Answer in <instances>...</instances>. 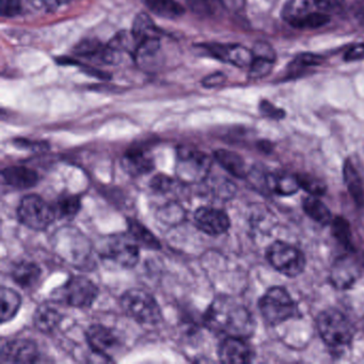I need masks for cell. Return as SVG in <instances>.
Instances as JSON below:
<instances>
[{
	"label": "cell",
	"instance_id": "24",
	"mask_svg": "<svg viewBox=\"0 0 364 364\" xmlns=\"http://www.w3.org/2000/svg\"><path fill=\"white\" fill-rule=\"evenodd\" d=\"M127 228H129V233L140 247L151 249V250L161 249V242L157 240L156 236L139 221L133 218L127 219Z\"/></svg>",
	"mask_w": 364,
	"mask_h": 364
},
{
	"label": "cell",
	"instance_id": "9",
	"mask_svg": "<svg viewBox=\"0 0 364 364\" xmlns=\"http://www.w3.org/2000/svg\"><path fill=\"white\" fill-rule=\"evenodd\" d=\"M267 259L277 272L291 278L299 276L306 267L304 253L284 242H274L268 248Z\"/></svg>",
	"mask_w": 364,
	"mask_h": 364
},
{
	"label": "cell",
	"instance_id": "34",
	"mask_svg": "<svg viewBox=\"0 0 364 364\" xmlns=\"http://www.w3.org/2000/svg\"><path fill=\"white\" fill-rule=\"evenodd\" d=\"M272 67H274V60L262 58V57H255V60L249 68V77L252 80L265 77L272 72Z\"/></svg>",
	"mask_w": 364,
	"mask_h": 364
},
{
	"label": "cell",
	"instance_id": "8",
	"mask_svg": "<svg viewBox=\"0 0 364 364\" xmlns=\"http://www.w3.org/2000/svg\"><path fill=\"white\" fill-rule=\"evenodd\" d=\"M212 167V159L201 151L182 146L178 151L176 174L185 183L204 182Z\"/></svg>",
	"mask_w": 364,
	"mask_h": 364
},
{
	"label": "cell",
	"instance_id": "35",
	"mask_svg": "<svg viewBox=\"0 0 364 364\" xmlns=\"http://www.w3.org/2000/svg\"><path fill=\"white\" fill-rule=\"evenodd\" d=\"M217 1L220 0H187V5L193 14L200 16H208L214 14Z\"/></svg>",
	"mask_w": 364,
	"mask_h": 364
},
{
	"label": "cell",
	"instance_id": "3",
	"mask_svg": "<svg viewBox=\"0 0 364 364\" xmlns=\"http://www.w3.org/2000/svg\"><path fill=\"white\" fill-rule=\"evenodd\" d=\"M317 328L323 342L332 348H342L350 344L355 334L353 323L336 309H328L319 314Z\"/></svg>",
	"mask_w": 364,
	"mask_h": 364
},
{
	"label": "cell",
	"instance_id": "19",
	"mask_svg": "<svg viewBox=\"0 0 364 364\" xmlns=\"http://www.w3.org/2000/svg\"><path fill=\"white\" fill-rule=\"evenodd\" d=\"M63 321V315L56 306L44 302L40 304L33 315V325L39 331L50 333L54 331Z\"/></svg>",
	"mask_w": 364,
	"mask_h": 364
},
{
	"label": "cell",
	"instance_id": "5",
	"mask_svg": "<svg viewBox=\"0 0 364 364\" xmlns=\"http://www.w3.org/2000/svg\"><path fill=\"white\" fill-rule=\"evenodd\" d=\"M259 310L266 323L276 326L295 316L296 304L287 289L274 287L259 300Z\"/></svg>",
	"mask_w": 364,
	"mask_h": 364
},
{
	"label": "cell",
	"instance_id": "26",
	"mask_svg": "<svg viewBox=\"0 0 364 364\" xmlns=\"http://www.w3.org/2000/svg\"><path fill=\"white\" fill-rule=\"evenodd\" d=\"M0 298H1V323H7L11 321L20 310L22 299L21 296L14 289L8 287H1L0 291Z\"/></svg>",
	"mask_w": 364,
	"mask_h": 364
},
{
	"label": "cell",
	"instance_id": "13",
	"mask_svg": "<svg viewBox=\"0 0 364 364\" xmlns=\"http://www.w3.org/2000/svg\"><path fill=\"white\" fill-rule=\"evenodd\" d=\"M86 338L91 349L102 357L112 358L120 347V340L117 334L109 328L99 323L88 328Z\"/></svg>",
	"mask_w": 364,
	"mask_h": 364
},
{
	"label": "cell",
	"instance_id": "6",
	"mask_svg": "<svg viewBox=\"0 0 364 364\" xmlns=\"http://www.w3.org/2000/svg\"><path fill=\"white\" fill-rule=\"evenodd\" d=\"M18 220L29 229L43 231L57 218L54 205L37 195L23 198L18 208Z\"/></svg>",
	"mask_w": 364,
	"mask_h": 364
},
{
	"label": "cell",
	"instance_id": "10",
	"mask_svg": "<svg viewBox=\"0 0 364 364\" xmlns=\"http://www.w3.org/2000/svg\"><path fill=\"white\" fill-rule=\"evenodd\" d=\"M134 60L144 72H155L163 63V40L161 37L142 40L136 46Z\"/></svg>",
	"mask_w": 364,
	"mask_h": 364
},
{
	"label": "cell",
	"instance_id": "7",
	"mask_svg": "<svg viewBox=\"0 0 364 364\" xmlns=\"http://www.w3.org/2000/svg\"><path fill=\"white\" fill-rule=\"evenodd\" d=\"M139 245L131 234L108 236L102 245V257L122 268H133L139 261Z\"/></svg>",
	"mask_w": 364,
	"mask_h": 364
},
{
	"label": "cell",
	"instance_id": "16",
	"mask_svg": "<svg viewBox=\"0 0 364 364\" xmlns=\"http://www.w3.org/2000/svg\"><path fill=\"white\" fill-rule=\"evenodd\" d=\"M123 170L129 176H140L154 169V159L144 149L136 146L125 153L121 161Z\"/></svg>",
	"mask_w": 364,
	"mask_h": 364
},
{
	"label": "cell",
	"instance_id": "4",
	"mask_svg": "<svg viewBox=\"0 0 364 364\" xmlns=\"http://www.w3.org/2000/svg\"><path fill=\"white\" fill-rule=\"evenodd\" d=\"M97 296L99 289L97 285L90 279L82 276L71 277L63 287L53 291L55 301L78 309L90 308Z\"/></svg>",
	"mask_w": 364,
	"mask_h": 364
},
{
	"label": "cell",
	"instance_id": "44",
	"mask_svg": "<svg viewBox=\"0 0 364 364\" xmlns=\"http://www.w3.org/2000/svg\"><path fill=\"white\" fill-rule=\"evenodd\" d=\"M72 0H44V6L46 9L50 11H55V10L60 9L63 6L68 5L71 3Z\"/></svg>",
	"mask_w": 364,
	"mask_h": 364
},
{
	"label": "cell",
	"instance_id": "20",
	"mask_svg": "<svg viewBox=\"0 0 364 364\" xmlns=\"http://www.w3.org/2000/svg\"><path fill=\"white\" fill-rule=\"evenodd\" d=\"M41 276V268L33 262H20L11 270L12 279L22 289H33L38 284Z\"/></svg>",
	"mask_w": 364,
	"mask_h": 364
},
{
	"label": "cell",
	"instance_id": "40",
	"mask_svg": "<svg viewBox=\"0 0 364 364\" xmlns=\"http://www.w3.org/2000/svg\"><path fill=\"white\" fill-rule=\"evenodd\" d=\"M323 58L317 55L304 54L300 55L296 59V63L302 65V67H314V65H321L323 63Z\"/></svg>",
	"mask_w": 364,
	"mask_h": 364
},
{
	"label": "cell",
	"instance_id": "11",
	"mask_svg": "<svg viewBox=\"0 0 364 364\" xmlns=\"http://www.w3.org/2000/svg\"><path fill=\"white\" fill-rule=\"evenodd\" d=\"M206 55L218 59L223 63H231L237 68H250L255 60L253 50L242 46H221V44H204L200 46Z\"/></svg>",
	"mask_w": 364,
	"mask_h": 364
},
{
	"label": "cell",
	"instance_id": "33",
	"mask_svg": "<svg viewBox=\"0 0 364 364\" xmlns=\"http://www.w3.org/2000/svg\"><path fill=\"white\" fill-rule=\"evenodd\" d=\"M330 18L326 12L319 11H313L311 12L308 16H304L302 20H300L297 24L295 25V28H309V29H315L319 28V27L323 26V25L329 23Z\"/></svg>",
	"mask_w": 364,
	"mask_h": 364
},
{
	"label": "cell",
	"instance_id": "45",
	"mask_svg": "<svg viewBox=\"0 0 364 364\" xmlns=\"http://www.w3.org/2000/svg\"><path fill=\"white\" fill-rule=\"evenodd\" d=\"M221 5L229 10H240L244 6L245 0H220Z\"/></svg>",
	"mask_w": 364,
	"mask_h": 364
},
{
	"label": "cell",
	"instance_id": "28",
	"mask_svg": "<svg viewBox=\"0 0 364 364\" xmlns=\"http://www.w3.org/2000/svg\"><path fill=\"white\" fill-rule=\"evenodd\" d=\"M132 35L137 43L149 38L161 37V33L146 14H139L134 21Z\"/></svg>",
	"mask_w": 364,
	"mask_h": 364
},
{
	"label": "cell",
	"instance_id": "23",
	"mask_svg": "<svg viewBox=\"0 0 364 364\" xmlns=\"http://www.w3.org/2000/svg\"><path fill=\"white\" fill-rule=\"evenodd\" d=\"M317 10L314 0H289L283 9V18L294 27L304 16Z\"/></svg>",
	"mask_w": 364,
	"mask_h": 364
},
{
	"label": "cell",
	"instance_id": "41",
	"mask_svg": "<svg viewBox=\"0 0 364 364\" xmlns=\"http://www.w3.org/2000/svg\"><path fill=\"white\" fill-rule=\"evenodd\" d=\"M344 0H314L315 6L321 11L326 12L341 7Z\"/></svg>",
	"mask_w": 364,
	"mask_h": 364
},
{
	"label": "cell",
	"instance_id": "15",
	"mask_svg": "<svg viewBox=\"0 0 364 364\" xmlns=\"http://www.w3.org/2000/svg\"><path fill=\"white\" fill-rule=\"evenodd\" d=\"M219 358L225 363L244 364L252 361L255 353L247 338L225 336L218 349Z\"/></svg>",
	"mask_w": 364,
	"mask_h": 364
},
{
	"label": "cell",
	"instance_id": "1",
	"mask_svg": "<svg viewBox=\"0 0 364 364\" xmlns=\"http://www.w3.org/2000/svg\"><path fill=\"white\" fill-rule=\"evenodd\" d=\"M204 325L215 333L248 338L255 330V319L248 309L230 296H219L204 314Z\"/></svg>",
	"mask_w": 364,
	"mask_h": 364
},
{
	"label": "cell",
	"instance_id": "2",
	"mask_svg": "<svg viewBox=\"0 0 364 364\" xmlns=\"http://www.w3.org/2000/svg\"><path fill=\"white\" fill-rule=\"evenodd\" d=\"M120 304L122 310L137 323L156 325L163 319L159 302L144 289H132L125 291Z\"/></svg>",
	"mask_w": 364,
	"mask_h": 364
},
{
	"label": "cell",
	"instance_id": "22",
	"mask_svg": "<svg viewBox=\"0 0 364 364\" xmlns=\"http://www.w3.org/2000/svg\"><path fill=\"white\" fill-rule=\"evenodd\" d=\"M268 191L280 196H291L299 191L297 176L289 173L268 174Z\"/></svg>",
	"mask_w": 364,
	"mask_h": 364
},
{
	"label": "cell",
	"instance_id": "12",
	"mask_svg": "<svg viewBox=\"0 0 364 364\" xmlns=\"http://www.w3.org/2000/svg\"><path fill=\"white\" fill-rule=\"evenodd\" d=\"M3 363H35L39 361V349L33 341L16 338L8 341L1 346Z\"/></svg>",
	"mask_w": 364,
	"mask_h": 364
},
{
	"label": "cell",
	"instance_id": "32",
	"mask_svg": "<svg viewBox=\"0 0 364 364\" xmlns=\"http://www.w3.org/2000/svg\"><path fill=\"white\" fill-rule=\"evenodd\" d=\"M332 234L345 248H351V234L348 223L342 217H336L331 221Z\"/></svg>",
	"mask_w": 364,
	"mask_h": 364
},
{
	"label": "cell",
	"instance_id": "31",
	"mask_svg": "<svg viewBox=\"0 0 364 364\" xmlns=\"http://www.w3.org/2000/svg\"><path fill=\"white\" fill-rule=\"evenodd\" d=\"M298 182H299L300 188H304L306 193H311L315 197L323 195L327 191V186L323 181L310 174H298Z\"/></svg>",
	"mask_w": 364,
	"mask_h": 364
},
{
	"label": "cell",
	"instance_id": "29",
	"mask_svg": "<svg viewBox=\"0 0 364 364\" xmlns=\"http://www.w3.org/2000/svg\"><path fill=\"white\" fill-rule=\"evenodd\" d=\"M344 181L347 189H348L349 193L355 200V203L358 205H363L364 189L362 186V181L357 170L355 169L353 164L349 161H347L344 165Z\"/></svg>",
	"mask_w": 364,
	"mask_h": 364
},
{
	"label": "cell",
	"instance_id": "43",
	"mask_svg": "<svg viewBox=\"0 0 364 364\" xmlns=\"http://www.w3.org/2000/svg\"><path fill=\"white\" fill-rule=\"evenodd\" d=\"M253 54H255V57H262V58L274 60V50L267 44H257V48L253 50Z\"/></svg>",
	"mask_w": 364,
	"mask_h": 364
},
{
	"label": "cell",
	"instance_id": "46",
	"mask_svg": "<svg viewBox=\"0 0 364 364\" xmlns=\"http://www.w3.org/2000/svg\"><path fill=\"white\" fill-rule=\"evenodd\" d=\"M259 150L262 151H267V152H269L270 151V144L267 141H262L259 144Z\"/></svg>",
	"mask_w": 364,
	"mask_h": 364
},
{
	"label": "cell",
	"instance_id": "21",
	"mask_svg": "<svg viewBox=\"0 0 364 364\" xmlns=\"http://www.w3.org/2000/svg\"><path fill=\"white\" fill-rule=\"evenodd\" d=\"M217 163L235 178H247L246 164L237 153L229 150H217L214 153Z\"/></svg>",
	"mask_w": 364,
	"mask_h": 364
},
{
	"label": "cell",
	"instance_id": "36",
	"mask_svg": "<svg viewBox=\"0 0 364 364\" xmlns=\"http://www.w3.org/2000/svg\"><path fill=\"white\" fill-rule=\"evenodd\" d=\"M0 11L4 18H14L22 11L21 0H0Z\"/></svg>",
	"mask_w": 364,
	"mask_h": 364
},
{
	"label": "cell",
	"instance_id": "37",
	"mask_svg": "<svg viewBox=\"0 0 364 364\" xmlns=\"http://www.w3.org/2000/svg\"><path fill=\"white\" fill-rule=\"evenodd\" d=\"M259 110H261L264 116L268 117L270 119H274V120H280V119H283L285 117V112L280 109V108L272 105L270 102L262 101L259 103Z\"/></svg>",
	"mask_w": 364,
	"mask_h": 364
},
{
	"label": "cell",
	"instance_id": "18",
	"mask_svg": "<svg viewBox=\"0 0 364 364\" xmlns=\"http://www.w3.org/2000/svg\"><path fill=\"white\" fill-rule=\"evenodd\" d=\"M3 181L12 188L29 189L39 182V176L31 168L12 166L3 170Z\"/></svg>",
	"mask_w": 364,
	"mask_h": 364
},
{
	"label": "cell",
	"instance_id": "39",
	"mask_svg": "<svg viewBox=\"0 0 364 364\" xmlns=\"http://www.w3.org/2000/svg\"><path fill=\"white\" fill-rule=\"evenodd\" d=\"M227 77L223 73H215L212 75L206 76L202 80V85L204 88H216V87L221 86L225 82Z\"/></svg>",
	"mask_w": 364,
	"mask_h": 364
},
{
	"label": "cell",
	"instance_id": "27",
	"mask_svg": "<svg viewBox=\"0 0 364 364\" xmlns=\"http://www.w3.org/2000/svg\"><path fill=\"white\" fill-rule=\"evenodd\" d=\"M304 212L308 215L310 218L321 225H329L332 221V215L329 208H327L325 203L317 199L315 196H310V197L304 198Z\"/></svg>",
	"mask_w": 364,
	"mask_h": 364
},
{
	"label": "cell",
	"instance_id": "25",
	"mask_svg": "<svg viewBox=\"0 0 364 364\" xmlns=\"http://www.w3.org/2000/svg\"><path fill=\"white\" fill-rule=\"evenodd\" d=\"M146 6L155 16L166 20H174L185 14L184 7L176 0H146Z\"/></svg>",
	"mask_w": 364,
	"mask_h": 364
},
{
	"label": "cell",
	"instance_id": "30",
	"mask_svg": "<svg viewBox=\"0 0 364 364\" xmlns=\"http://www.w3.org/2000/svg\"><path fill=\"white\" fill-rule=\"evenodd\" d=\"M57 217L73 219L82 208L80 198L75 195H63L57 200L54 205Z\"/></svg>",
	"mask_w": 364,
	"mask_h": 364
},
{
	"label": "cell",
	"instance_id": "14",
	"mask_svg": "<svg viewBox=\"0 0 364 364\" xmlns=\"http://www.w3.org/2000/svg\"><path fill=\"white\" fill-rule=\"evenodd\" d=\"M193 220L198 229L212 236L225 233L231 225L229 216L223 210L208 206L198 208L193 215Z\"/></svg>",
	"mask_w": 364,
	"mask_h": 364
},
{
	"label": "cell",
	"instance_id": "38",
	"mask_svg": "<svg viewBox=\"0 0 364 364\" xmlns=\"http://www.w3.org/2000/svg\"><path fill=\"white\" fill-rule=\"evenodd\" d=\"M173 181L166 176H157L156 178L151 181V188L159 193H166L171 189Z\"/></svg>",
	"mask_w": 364,
	"mask_h": 364
},
{
	"label": "cell",
	"instance_id": "42",
	"mask_svg": "<svg viewBox=\"0 0 364 364\" xmlns=\"http://www.w3.org/2000/svg\"><path fill=\"white\" fill-rule=\"evenodd\" d=\"M344 59L346 61H357L364 59V44L353 46L345 53Z\"/></svg>",
	"mask_w": 364,
	"mask_h": 364
},
{
	"label": "cell",
	"instance_id": "17",
	"mask_svg": "<svg viewBox=\"0 0 364 364\" xmlns=\"http://www.w3.org/2000/svg\"><path fill=\"white\" fill-rule=\"evenodd\" d=\"M359 270L353 259L348 257L336 259L332 266L330 280L336 289H345L350 287L357 281Z\"/></svg>",
	"mask_w": 364,
	"mask_h": 364
}]
</instances>
